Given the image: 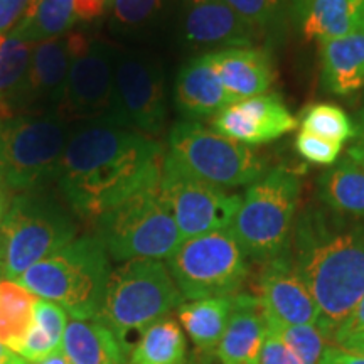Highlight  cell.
<instances>
[{"label":"cell","mask_w":364,"mask_h":364,"mask_svg":"<svg viewBox=\"0 0 364 364\" xmlns=\"http://www.w3.org/2000/svg\"><path fill=\"white\" fill-rule=\"evenodd\" d=\"M166 152L154 136L110 120L80 122L63 154L58 188L73 213L97 221L139 191L161 184Z\"/></svg>","instance_id":"cell-1"},{"label":"cell","mask_w":364,"mask_h":364,"mask_svg":"<svg viewBox=\"0 0 364 364\" xmlns=\"http://www.w3.org/2000/svg\"><path fill=\"white\" fill-rule=\"evenodd\" d=\"M289 255L316 300L327 341L364 295V220L324 204L300 211Z\"/></svg>","instance_id":"cell-2"},{"label":"cell","mask_w":364,"mask_h":364,"mask_svg":"<svg viewBox=\"0 0 364 364\" xmlns=\"http://www.w3.org/2000/svg\"><path fill=\"white\" fill-rule=\"evenodd\" d=\"M112 267L98 235L75 238L22 273L17 284L49 300L71 318H95L102 312Z\"/></svg>","instance_id":"cell-3"},{"label":"cell","mask_w":364,"mask_h":364,"mask_svg":"<svg viewBox=\"0 0 364 364\" xmlns=\"http://www.w3.org/2000/svg\"><path fill=\"white\" fill-rule=\"evenodd\" d=\"M75 218L48 188L17 193L0 221V277L17 282L76 238Z\"/></svg>","instance_id":"cell-4"},{"label":"cell","mask_w":364,"mask_h":364,"mask_svg":"<svg viewBox=\"0 0 364 364\" xmlns=\"http://www.w3.org/2000/svg\"><path fill=\"white\" fill-rule=\"evenodd\" d=\"M302 182L295 171L273 167L245 193L228 230L252 262L267 263L289 253Z\"/></svg>","instance_id":"cell-5"},{"label":"cell","mask_w":364,"mask_h":364,"mask_svg":"<svg viewBox=\"0 0 364 364\" xmlns=\"http://www.w3.org/2000/svg\"><path fill=\"white\" fill-rule=\"evenodd\" d=\"M71 129L56 112L19 113L0 124V176L7 191L24 193L58 181Z\"/></svg>","instance_id":"cell-6"},{"label":"cell","mask_w":364,"mask_h":364,"mask_svg":"<svg viewBox=\"0 0 364 364\" xmlns=\"http://www.w3.org/2000/svg\"><path fill=\"white\" fill-rule=\"evenodd\" d=\"M184 302L166 263L136 258L112 270L98 318L130 348L127 338L132 332L142 334Z\"/></svg>","instance_id":"cell-7"},{"label":"cell","mask_w":364,"mask_h":364,"mask_svg":"<svg viewBox=\"0 0 364 364\" xmlns=\"http://www.w3.org/2000/svg\"><path fill=\"white\" fill-rule=\"evenodd\" d=\"M97 235L115 262L167 260L182 243L161 184L139 191L103 213L97 220Z\"/></svg>","instance_id":"cell-8"},{"label":"cell","mask_w":364,"mask_h":364,"mask_svg":"<svg viewBox=\"0 0 364 364\" xmlns=\"http://www.w3.org/2000/svg\"><path fill=\"white\" fill-rule=\"evenodd\" d=\"M166 156L191 176L221 189L252 186L267 174V161L253 147L193 120L172 127Z\"/></svg>","instance_id":"cell-9"},{"label":"cell","mask_w":364,"mask_h":364,"mask_svg":"<svg viewBox=\"0 0 364 364\" xmlns=\"http://www.w3.org/2000/svg\"><path fill=\"white\" fill-rule=\"evenodd\" d=\"M250 258L230 230L184 240L166 260L186 300L236 295L250 275Z\"/></svg>","instance_id":"cell-10"},{"label":"cell","mask_w":364,"mask_h":364,"mask_svg":"<svg viewBox=\"0 0 364 364\" xmlns=\"http://www.w3.org/2000/svg\"><path fill=\"white\" fill-rule=\"evenodd\" d=\"M107 120L149 136L162 134L167 97L161 63L140 53H117L113 105Z\"/></svg>","instance_id":"cell-11"},{"label":"cell","mask_w":364,"mask_h":364,"mask_svg":"<svg viewBox=\"0 0 364 364\" xmlns=\"http://www.w3.org/2000/svg\"><path fill=\"white\" fill-rule=\"evenodd\" d=\"M161 194L174 216L182 241L228 230L243 199L191 176L167 156L164 159Z\"/></svg>","instance_id":"cell-12"},{"label":"cell","mask_w":364,"mask_h":364,"mask_svg":"<svg viewBox=\"0 0 364 364\" xmlns=\"http://www.w3.org/2000/svg\"><path fill=\"white\" fill-rule=\"evenodd\" d=\"M117 51L103 41L75 33L70 73L58 113L66 122L107 120L113 105Z\"/></svg>","instance_id":"cell-13"},{"label":"cell","mask_w":364,"mask_h":364,"mask_svg":"<svg viewBox=\"0 0 364 364\" xmlns=\"http://www.w3.org/2000/svg\"><path fill=\"white\" fill-rule=\"evenodd\" d=\"M257 299L268 324L318 326L321 314L316 300L306 282L295 270L289 253L263 263L258 277Z\"/></svg>","instance_id":"cell-14"},{"label":"cell","mask_w":364,"mask_h":364,"mask_svg":"<svg viewBox=\"0 0 364 364\" xmlns=\"http://www.w3.org/2000/svg\"><path fill=\"white\" fill-rule=\"evenodd\" d=\"M297 118L275 93L235 102L211 118L216 134L248 147L280 139L297 129Z\"/></svg>","instance_id":"cell-15"},{"label":"cell","mask_w":364,"mask_h":364,"mask_svg":"<svg viewBox=\"0 0 364 364\" xmlns=\"http://www.w3.org/2000/svg\"><path fill=\"white\" fill-rule=\"evenodd\" d=\"M73 53L75 33L34 44L33 59L14 115L58 110L65 95Z\"/></svg>","instance_id":"cell-16"},{"label":"cell","mask_w":364,"mask_h":364,"mask_svg":"<svg viewBox=\"0 0 364 364\" xmlns=\"http://www.w3.org/2000/svg\"><path fill=\"white\" fill-rule=\"evenodd\" d=\"M182 33L199 48H248L260 39L226 0H184Z\"/></svg>","instance_id":"cell-17"},{"label":"cell","mask_w":364,"mask_h":364,"mask_svg":"<svg viewBox=\"0 0 364 364\" xmlns=\"http://www.w3.org/2000/svg\"><path fill=\"white\" fill-rule=\"evenodd\" d=\"M206 54L233 102L265 95L275 80L270 54L257 46L228 48Z\"/></svg>","instance_id":"cell-18"},{"label":"cell","mask_w":364,"mask_h":364,"mask_svg":"<svg viewBox=\"0 0 364 364\" xmlns=\"http://www.w3.org/2000/svg\"><path fill=\"white\" fill-rule=\"evenodd\" d=\"M174 100L181 115L193 122L213 118L228 105L235 103L218 78L208 54L191 59L181 68L176 78Z\"/></svg>","instance_id":"cell-19"},{"label":"cell","mask_w":364,"mask_h":364,"mask_svg":"<svg viewBox=\"0 0 364 364\" xmlns=\"http://www.w3.org/2000/svg\"><path fill=\"white\" fill-rule=\"evenodd\" d=\"M267 322L253 294H236L235 306L215 356L220 364H258Z\"/></svg>","instance_id":"cell-20"},{"label":"cell","mask_w":364,"mask_h":364,"mask_svg":"<svg viewBox=\"0 0 364 364\" xmlns=\"http://www.w3.org/2000/svg\"><path fill=\"white\" fill-rule=\"evenodd\" d=\"M61 351L70 364H129L130 348L95 317L68 321Z\"/></svg>","instance_id":"cell-21"},{"label":"cell","mask_w":364,"mask_h":364,"mask_svg":"<svg viewBox=\"0 0 364 364\" xmlns=\"http://www.w3.org/2000/svg\"><path fill=\"white\" fill-rule=\"evenodd\" d=\"M321 78L327 93L349 97L364 86V27L338 39L318 43Z\"/></svg>","instance_id":"cell-22"},{"label":"cell","mask_w":364,"mask_h":364,"mask_svg":"<svg viewBox=\"0 0 364 364\" xmlns=\"http://www.w3.org/2000/svg\"><path fill=\"white\" fill-rule=\"evenodd\" d=\"M235 306V295L186 300L177 307L179 322L198 353L213 356L225 334L228 321Z\"/></svg>","instance_id":"cell-23"},{"label":"cell","mask_w":364,"mask_h":364,"mask_svg":"<svg viewBox=\"0 0 364 364\" xmlns=\"http://www.w3.org/2000/svg\"><path fill=\"white\" fill-rule=\"evenodd\" d=\"M300 26L307 39H338L363 29L364 12L349 0H304Z\"/></svg>","instance_id":"cell-24"},{"label":"cell","mask_w":364,"mask_h":364,"mask_svg":"<svg viewBox=\"0 0 364 364\" xmlns=\"http://www.w3.org/2000/svg\"><path fill=\"white\" fill-rule=\"evenodd\" d=\"M317 194L321 203L332 211L364 220V169L351 157L339 159L321 174Z\"/></svg>","instance_id":"cell-25"},{"label":"cell","mask_w":364,"mask_h":364,"mask_svg":"<svg viewBox=\"0 0 364 364\" xmlns=\"http://www.w3.org/2000/svg\"><path fill=\"white\" fill-rule=\"evenodd\" d=\"M76 22L75 0H29L21 21L7 34L38 44L70 34Z\"/></svg>","instance_id":"cell-26"},{"label":"cell","mask_w":364,"mask_h":364,"mask_svg":"<svg viewBox=\"0 0 364 364\" xmlns=\"http://www.w3.org/2000/svg\"><path fill=\"white\" fill-rule=\"evenodd\" d=\"M188 339L172 316L142 331L129 354V364H188Z\"/></svg>","instance_id":"cell-27"},{"label":"cell","mask_w":364,"mask_h":364,"mask_svg":"<svg viewBox=\"0 0 364 364\" xmlns=\"http://www.w3.org/2000/svg\"><path fill=\"white\" fill-rule=\"evenodd\" d=\"M39 297L12 280L0 279V344L19 353L34 322Z\"/></svg>","instance_id":"cell-28"},{"label":"cell","mask_w":364,"mask_h":364,"mask_svg":"<svg viewBox=\"0 0 364 364\" xmlns=\"http://www.w3.org/2000/svg\"><path fill=\"white\" fill-rule=\"evenodd\" d=\"M34 44L24 43L9 34L0 36V117H14L16 103L26 83Z\"/></svg>","instance_id":"cell-29"},{"label":"cell","mask_w":364,"mask_h":364,"mask_svg":"<svg viewBox=\"0 0 364 364\" xmlns=\"http://www.w3.org/2000/svg\"><path fill=\"white\" fill-rule=\"evenodd\" d=\"M68 326V314L56 304L39 299L34 307V322L21 346L19 356L29 363H38L61 349Z\"/></svg>","instance_id":"cell-30"},{"label":"cell","mask_w":364,"mask_h":364,"mask_svg":"<svg viewBox=\"0 0 364 364\" xmlns=\"http://www.w3.org/2000/svg\"><path fill=\"white\" fill-rule=\"evenodd\" d=\"M260 38H280L287 24V0H226Z\"/></svg>","instance_id":"cell-31"},{"label":"cell","mask_w":364,"mask_h":364,"mask_svg":"<svg viewBox=\"0 0 364 364\" xmlns=\"http://www.w3.org/2000/svg\"><path fill=\"white\" fill-rule=\"evenodd\" d=\"M302 130L324 136L332 142L344 144L356 136V127L343 108L332 103H314L307 107L300 118Z\"/></svg>","instance_id":"cell-32"},{"label":"cell","mask_w":364,"mask_h":364,"mask_svg":"<svg viewBox=\"0 0 364 364\" xmlns=\"http://www.w3.org/2000/svg\"><path fill=\"white\" fill-rule=\"evenodd\" d=\"M267 326H270L289 346L299 364H321L329 341H327L324 331L317 324L273 326L267 322Z\"/></svg>","instance_id":"cell-33"},{"label":"cell","mask_w":364,"mask_h":364,"mask_svg":"<svg viewBox=\"0 0 364 364\" xmlns=\"http://www.w3.org/2000/svg\"><path fill=\"white\" fill-rule=\"evenodd\" d=\"M171 0H115L113 21L124 29H139L156 21Z\"/></svg>","instance_id":"cell-34"},{"label":"cell","mask_w":364,"mask_h":364,"mask_svg":"<svg viewBox=\"0 0 364 364\" xmlns=\"http://www.w3.org/2000/svg\"><path fill=\"white\" fill-rule=\"evenodd\" d=\"M295 150L307 162L317 164V166H332L339 161L343 144L332 142L307 130H300L295 139Z\"/></svg>","instance_id":"cell-35"},{"label":"cell","mask_w":364,"mask_h":364,"mask_svg":"<svg viewBox=\"0 0 364 364\" xmlns=\"http://www.w3.org/2000/svg\"><path fill=\"white\" fill-rule=\"evenodd\" d=\"M258 364H299V361L280 336L270 326H267Z\"/></svg>","instance_id":"cell-36"},{"label":"cell","mask_w":364,"mask_h":364,"mask_svg":"<svg viewBox=\"0 0 364 364\" xmlns=\"http://www.w3.org/2000/svg\"><path fill=\"white\" fill-rule=\"evenodd\" d=\"M361 338H364V295L359 299L356 307L346 317L343 324L331 336L329 346H343L346 343H351V341Z\"/></svg>","instance_id":"cell-37"},{"label":"cell","mask_w":364,"mask_h":364,"mask_svg":"<svg viewBox=\"0 0 364 364\" xmlns=\"http://www.w3.org/2000/svg\"><path fill=\"white\" fill-rule=\"evenodd\" d=\"M29 0H0V36L11 33L21 21Z\"/></svg>","instance_id":"cell-38"},{"label":"cell","mask_w":364,"mask_h":364,"mask_svg":"<svg viewBox=\"0 0 364 364\" xmlns=\"http://www.w3.org/2000/svg\"><path fill=\"white\" fill-rule=\"evenodd\" d=\"M107 11H110V6L105 0H75L76 19L81 22L98 19Z\"/></svg>","instance_id":"cell-39"},{"label":"cell","mask_w":364,"mask_h":364,"mask_svg":"<svg viewBox=\"0 0 364 364\" xmlns=\"http://www.w3.org/2000/svg\"><path fill=\"white\" fill-rule=\"evenodd\" d=\"M321 364H364V354L348 351L339 346H327Z\"/></svg>","instance_id":"cell-40"},{"label":"cell","mask_w":364,"mask_h":364,"mask_svg":"<svg viewBox=\"0 0 364 364\" xmlns=\"http://www.w3.org/2000/svg\"><path fill=\"white\" fill-rule=\"evenodd\" d=\"M348 157H351L354 162H358L364 169V142L358 140L356 144L351 145V149L348 150Z\"/></svg>","instance_id":"cell-41"},{"label":"cell","mask_w":364,"mask_h":364,"mask_svg":"<svg viewBox=\"0 0 364 364\" xmlns=\"http://www.w3.org/2000/svg\"><path fill=\"white\" fill-rule=\"evenodd\" d=\"M9 203L11 201L7 199V188H6V184H4L2 176H0V221H2V218L6 216Z\"/></svg>","instance_id":"cell-42"},{"label":"cell","mask_w":364,"mask_h":364,"mask_svg":"<svg viewBox=\"0 0 364 364\" xmlns=\"http://www.w3.org/2000/svg\"><path fill=\"white\" fill-rule=\"evenodd\" d=\"M354 127H356V136L358 140L364 142V108L358 112L356 115V122H354Z\"/></svg>","instance_id":"cell-43"},{"label":"cell","mask_w":364,"mask_h":364,"mask_svg":"<svg viewBox=\"0 0 364 364\" xmlns=\"http://www.w3.org/2000/svg\"><path fill=\"white\" fill-rule=\"evenodd\" d=\"M339 348H344V349H348V351H353V353L364 354V338L351 341V343H346L343 346H339Z\"/></svg>","instance_id":"cell-44"},{"label":"cell","mask_w":364,"mask_h":364,"mask_svg":"<svg viewBox=\"0 0 364 364\" xmlns=\"http://www.w3.org/2000/svg\"><path fill=\"white\" fill-rule=\"evenodd\" d=\"M188 364H211V356H208V354L198 353L194 358L189 359Z\"/></svg>","instance_id":"cell-45"},{"label":"cell","mask_w":364,"mask_h":364,"mask_svg":"<svg viewBox=\"0 0 364 364\" xmlns=\"http://www.w3.org/2000/svg\"><path fill=\"white\" fill-rule=\"evenodd\" d=\"M16 353L9 351L7 348H4L2 344H0V364H9V361H11V358L14 356Z\"/></svg>","instance_id":"cell-46"},{"label":"cell","mask_w":364,"mask_h":364,"mask_svg":"<svg viewBox=\"0 0 364 364\" xmlns=\"http://www.w3.org/2000/svg\"><path fill=\"white\" fill-rule=\"evenodd\" d=\"M9 364H33V363L26 361V359L21 358L19 354H14V356L11 358V361H9Z\"/></svg>","instance_id":"cell-47"},{"label":"cell","mask_w":364,"mask_h":364,"mask_svg":"<svg viewBox=\"0 0 364 364\" xmlns=\"http://www.w3.org/2000/svg\"><path fill=\"white\" fill-rule=\"evenodd\" d=\"M349 2H353L354 6L359 9V11L364 12V0H349Z\"/></svg>","instance_id":"cell-48"},{"label":"cell","mask_w":364,"mask_h":364,"mask_svg":"<svg viewBox=\"0 0 364 364\" xmlns=\"http://www.w3.org/2000/svg\"><path fill=\"white\" fill-rule=\"evenodd\" d=\"M105 2H107L108 6H110V9H112L113 7V2H115V0H105Z\"/></svg>","instance_id":"cell-49"}]
</instances>
